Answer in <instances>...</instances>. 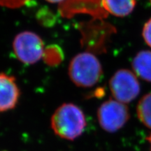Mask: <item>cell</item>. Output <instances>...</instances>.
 Here are the masks:
<instances>
[{"mask_svg":"<svg viewBox=\"0 0 151 151\" xmlns=\"http://www.w3.org/2000/svg\"><path fill=\"white\" fill-rule=\"evenodd\" d=\"M50 126L57 136L73 141L83 133L86 127V116L78 106L63 104L52 114Z\"/></svg>","mask_w":151,"mask_h":151,"instance_id":"1","label":"cell"},{"mask_svg":"<svg viewBox=\"0 0 151 151\" xmlns=\"http://www.w3.org/2000/svg\"><path fill=\"white\" fill-rule=\"evenodd\" d=\"M68 71L73 83L82 88L94 86L103 74L99 60L93 54L88 52H81L73 58Z\"/></svg>","mask_w":151,"mask_h":151,"instance_id":"2","label":"cell"},{"mask_svg":"<svg viewBox=\"0 0 151 151\" xmlns=\"http://www.w3.org/2000/svg\"><path fill=\"white\" fill-rule=\"evenodd\" d=\"M13 48L20 62L27 65H32L43 57L44 43L36 33L24 31L16 36L13 42Z\"/></svg>","mask_w":151,"mask_h":151,"instance_id":"3","label":"cell"},{"mask_svg":"<svg viewBox=\"0 0 151 151\" xmlns=\"http://www.w3.org/2000/svg\"><path fill=\"white\" fill-rule=\"evenodd\" d=\"M100 127L105 131L113 133L124 127L129 119V112L125 104L115 99L102 103L97 111Z\"/></svg>","mask_w":151,"mask_h":151,"instance_id":"4","label":"cell"},{"mask_svg":"<svg viewBox=\"0 0 151 151\" xmlns=\"http://www.w3.org/2000/svg\"><path fill=\"white\" fill-rule=\"evenodd\" d=\"M109 87L115 100L123 104L131 102L141 91L137 76L128 69L117 71L109 81Z\"/></svg>","mask_w":151,"mask_h":151,"instance_id":"5","label":"cell"},{"mask_svg":"<svg viewBox=\"0 0 151 151\" xmlns=\"http://www.w3.org/2000/svg\"><path fill=\"white\" fill-rule=\"evenodd\" d=\"M20 94L14 77L0 73V113L15 108Z\"/></svg>","mask_w":151,"mask_h":151,"instance_id":"6","label":"cell"},{"mask_svg":"<svg viewBox=\"0 0 151 151\" xmlns=\"http://www.w3.org/2000/svg\"><path fill=\"white\" fill-rule=\"evenodd\" d=\"M132 65L136 75L151 82V51L142 50L138 52L132 60Z\"/></svg>","mask_w":151,"mask_h":151,"instance_id":"7","label":"cell"},{"mask_svg":"<svg viewBox=\"0 0 151 151\" xmlns=\"http://www.w3.org/2000/svg\"><path fill=\"white\" fill-rule=\"evenodd\" d=\"M103 7L107 12L116 17H125L133 11L136 0H101Z\"/></svg>","mask_w":151,"mask_h":151,"instance_id":"8","label":"cell"},{"mask_svg":"<svg viewBox=\"0 0 151 151\" xmlns=\"http://www.w3.org/2000/svg\"><path fill=\"white\" fill-rule=\"evenodd\" d=\"M137 116L146 127L151 129V92L144 95L137 105Z\"/></svg>","mask_w":151,"mask_h":151,"instance_id":"9","label":"cell"},{"mask_svg":"<svg viewBox=\"0 0 151 151\" xmlns=\"http://www.w3.org/2000/svg\"><path fill=\"white\" fill-rule=\"evenodd\" d=\"M29 0H0V6L10 9H16L22 6Z\"/></svg>","mask_w":151,"mask_h":151,"instance_id":"10","label":"cell"},{"mask_svg":"<svg viewBox=\"0 0 151 151\" xmlns=\"http://www.w3.org/2000/svg\"><path fill=\"white\" fill-rule=\"evenodd\" d=\"M142 35L145 42L151 48V18L144 24Z\"/></svg>","mask_w":151,"mask_h":151,"instance_id":"11","label":"cell"},{"mask_svg":"<svg viewBox=\"0 0 151 151\" xmlns=\"http://www.w3.org/2000/svg\"><path fill=\"white\" fill-rule=\"evenodd\" d=\"M46 1L50 3H59L63 1V0H46Z\"/></svg>","mask_w":151,"mask_h":151,"instance_id":"12","label":"cell"},{"mask_svg":"<svg viewBox=\"0 0 151 151\" xmlns=\"http://www.w3.org/2000/svg\"><path fill=\"white\" fill-rule=\"evenodd\" d=\"M148 141H149V143H150V148H151V134L150 135V137H148Z\"/></svg>","mask_w":151,"mask_h":151,"instance_id":"13","label":"cell"},{"mask_svg":"<svg viewBox=\"0 0 151 151\" xmlns=\"http://www.w3.org/2000/svg\"><path fill=\"white\" fill-rule=\"evenodd\" d=\"M150 3H151V0H150Z\"/></svg>","mask_w":151,"mask_h":151,"instance_id":"14","label":"cell"}]
</instances>
